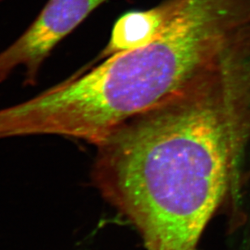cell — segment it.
Returning a JSON list of instances; mask_svg holds the SVG:
<instances>
[{
  "mask_svg": "<svg viewBox=\"0 0 250 250\" xmlns=\"http://www.w3.org/2000/svg\"><path fill=\"white\" fill-rule=\"evenodd\" d=\"M163 31L22 102L29 135L98 146L121 124L236 64L250 54V0H164Z\"/></svg>",
  "mask_w": 250,
  "mask_h": 250,
  "instance_id": "cell-1",
  "label": "cell"
},
{
  "mask_svg": "<svg viewBox=\"0 0 250 250\" xmlns=\"http://www.w3.org/2000/svg\"><path fill=\"white\" fill-rule=\"evenodd\" d=\"M103 196L137 227L148 250H196L232 183L226 175L166 157L94 167Z\"/></svg>",
  "mask_w": 250,
  "mask_h": 250,
  "instance_id": "cell-2",
  "label": "cell"
},
{
  "mask_svg": "<svg viewBox=\"0 0 250 250\" xmlns=\"http://www.w3.org/2000/svg\"><path fill=\"white\" fill-rule=\"evenodd\" d=\"M167 16L164 1L149 9L122 15L114 24L108 43L95 62L149 43L163 31Z\"/></svg>",
  "mask_w": 250,
  "mask_h": 250,
  "instance_id": "cell-4",
  "label": "cell"
},
{
  "mask_svg": "<svg viewBox=\"0 0 250 250\" xmlns=\"http://www.w3.org/2000/svg\"><path fill=\"white\" fill-rule=\"evenodd\" d=\"M108 0H48L29 28L0 52V82L24 67L25 84L34 85L42 66L62 39Z\"/></svg>",
  "mask_w": 250,
  "mask_h": 250,
  "instance_id": "cell-3",
  "label": "cell"
}]
</instances>
